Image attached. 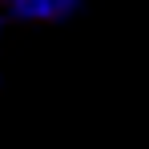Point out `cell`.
Segmentation results:
<instances>
[{
  "label": "cell",
  "mask_w": 149,
  "mask_h": 149,
  "mask_svg": "<svg viewBox=\"0 0 149 149\" xmlns=\"http://www.w3.org/2000/svg\"><path fill=\"white\" fill-rule=\"evenodd\" d=\"M4 8L20 20H69L81 0H4Z\"/></svg>",
  "instance_id": "cell-1"
},
{
  "label": "cell",
  "mask_w": 149,
  "mask_h": 149,
  "mask_svg": "<svg viewBox=\"0 0 149 149\" xmlns=\"http://www.w3.org/2000/svg\"><path fill=\"white\" fill-rule=\"evenodd\" d=\"M0 36H4V20H0Z\"/></svg>",
  "instance_id": "cell-2"
}]
</instances>
